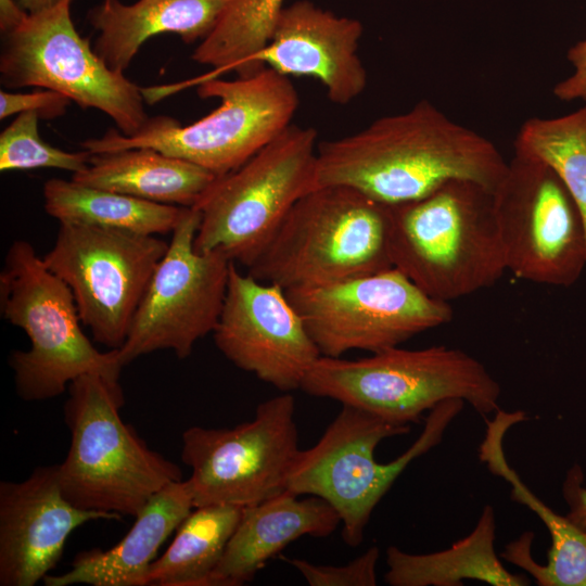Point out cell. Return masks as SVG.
<instances>
[{"label": "cell", "instance_id": "obj_25", "mask_svg": "<svg viewBox=\"0 0 586 586\" xmlns=\"http://www.w3.org/2000/svg\"><path fill=\"white\" fill-rule=\"evenodd\" d=\"M44 209L60 224L155 235L173 232L187 208L88 187L59 178L43 186Z\"/></svg>", "mask_w": 586, "mask_h": 586}, {"label": "cell", "instance_id": "obj_4", "mask_svg": "<svg viewBox=\"0 0 586 586\" xmlns=\"http://www.w3.org/2000/svg\"><path fill=\"white\" fill-rule=\"evenodd\" d=\"M300 390L398 425L419 422L447 399H462L485 417L499 409L501 394L481 361L444 345L395 346L354 360L320 356Z\"/></svg>", "mask_w": 586, "mask_h": 586}, {"label": "cell", "instance_id": "obj_29", "mask_svg": "<svg viewBox=\"0 0 586 586\" xmlns=\"http://www.w3.org/2000/svg\"><path fill=\"white\" fill-rule=\"evenodd\" d=\"M36 112L17 114L0 133V170L58 168L73 174L85 169L91 153L67 152L44 142L38 131Z\"/></svg>", "mask_w": 586, "mask_h": 586}, {"label": "cell", "instance_id": "obj_12", "mask_svg": "<svg viewBox=\"0 0 586 586\" xmlns=\"http://www.w3.org/2000/svg\"><path fill=\"white\" fill-rule=\"evenodd\" d=\"M300 451L291 393L262 402L252 420L233 428H188L181 459L191 468L193 508H246L283 493Z\"/></svg>", "mask_w": 586, "mask_h": 586}, {"label": "cell", "instance_id": "obj_32", "mask_svg": "<svg viewBox=\"0 0 586 586\" xmlns=\"http://www.w3.org/2000/svg\"><path fill=\"white\" fill-rule=\"evenodd\" d=\"M582 467L573 464L565 474L562 495L569 507L565 515L575 526L586 533V487Z\"/></svg>", "mask_w": 586, "mask_h": 586}, {"label": "cell", "instance_id": "obj_22", "mask_svg": "<svg viewBox=\"0 0 586 586\" xmlns=\"http://www.w3.org/2000/svg\"><path fill=\"white\" fill-rule=\"evenodd\" d=\"M218 176L186 160L152 148L91 154L72 180L141 200L194 207Z\"/></svg>", "mask_w": 586, "mask_h": 586}, {"label": "cell", "instance_id": "obj_5", "mask_svg": "<svg viewBox=\"0 0 586 586\" xmlns=\"http://www.w3.org/2000/svg\"><path fill=\"white\" fill-rule=\"evenodd\" d=\"M391 206L341 184L303 195L247 268L284 291L393 267Z\"/></svg>", "mask_w": 586, "mask_h": 586}, {"label": "cell", "instance_id": "obj_3", "mask_svg": "<svg viewBox=\"0 0 586 586\" xmlns=\"http://www.w3.org/2000/svg\"><path fill=\"white\" fill-rule=\"evenodd\" d=\"M64 420L68 453L58 463L65 498L85 510L136 517L182 471L151 449L120 417L125 403L119 382L87 373L68 385Z\"/></svg>", "mask_w": 586, "mask_h": 586}, {"label": "cell", "instance_id": "obj_16", "mask_svg": "<svg viewBox=\"0 0 586 586\" xmlns=\"http://www.w3.org/2000/svg\"><path fill=\"white\" fill-rule=\"evenodd\" d=\"M235 367L283 393L301 385L321 356L285 291L231 263L225 303L213 331Z\"/></svg>", "mask_w": 586, "mask_h": 586}, {"label": "cell", "instance_id": "obj_19", "mask_svg": "<svg viewBox=\"0 0 586 586\" xmlns=\"http://www.w3.org/2000/svg\"><path fill=\"white\" fill-rule=\"evenodd\" d=\"M341 524L326 500L284 491L257 505L243 508L224 556L215 569L212 586H239L251 582L267 562L289 544L303 537L330 536Z\"/></svg>", "mask_w": 586, "mask_h": 586}, {"label": "cell", "instance_id": "obj_17", "mask_svg": "<svg viewBox=\"0 0 586 586\" xmlns=\"http://www.w3.org/2000/svg\"><path fill=\"white\" fill-rule=\"evenodd\" d=\"M118 513L85 510L62 493L58 467H37L21 482L0 483V586H34L62 557L69 534Z\"/></svg>", "mask_w": 586, "mask_h": 586}, {"label": "cell", "instance_id": "obj_8", "mask_svg": "<svg viewBox=\"0 0 586 586\" xmlns=\"http://www.w3.org/2000/svg\"><path fill=\"white\" fill-rule=\"evenodd\" d=\"M198 94L216 98L219 105L190 125L183 126L170 116H155L133 136L109 129L101 138L80 145L91 154L152 148L222 176L289 127L300 103L289 76L269 67L235 80L205 75L199 79Z\"/></svg>", "mask_w": 586, "mask_h": 586}, {"label": "cell", "instance_id": "obj_11", "mask_svg": "<svg viewBox=\"0 0 586 586\" xmlns=\"http://www.w3.org/2000/svg\"><path fill=\"white\" fill-rule=\"evenodd\" d=\"M285 293L326 357L399 346L453 318L448 302L431 297L395 267Z\"/></svg>", "mask_w": 586, "mask_h": 586}, {"label": "cell", "instance_id": "obj_10", "mask_svg": "<svg viewBox=\"0 0 586 586\" xmlns=\"http://www.w3.org/2000/svg\"><path fill=\"white\" fill-rule=\"evenodd\" d=\"M73 0L35 14L1 34L0 80L5 88L38 87L66 95L81 109L111 117L125 136L150 120L141 88L113 71L77 31Z\"/></svg>", "mask_w": 586, "mask_h": 586}, {"label": "cell", "instance_id": "obj_26", "mask_svg": "<svg viewBox=\"0 0 586 586\" xmlns=\"http://www.w3.org/2000/svg\"><path fill=\"white\" fill-rule=\"evenodd\" d=\"M243 508L194 507L176 530L166 551L149 571L148 585L212 586V577L237 528Z\"/></svg>", "mask_w": 586, "mask_h": 586}, {"label": "cell", "instance_id": "obj_30", "mask_svg": "<svg viewBox=\"0 0 586 586\" xmlns=\"http://www.w3.org/2000/svg\"><path fill=\"white\" fill-rule=\"evenodd\" d=\"M380 550L371 546L343 565L317 564L304 559H285L310 586H374Z\"/></svg>", "mask_w": 586, "mask_h": 586}, {"label": "cell", "instance_id": "obj_1", "mask_svg": "<svg viewBox=\"0 0 586 586\" xmlns=\"http://www.w3.org/2000/svg\"><path fill=\"white\" fill-rule=\"evenodd\" d=\"M507 167L492 141L421 100L358 132L318 143L316 186H347L394 206L453 179L472 180L494 192Z\"/></svg>", "mask_w": 586, "mask_h": 586}, {"label": "cell", "instance_id": "obj_7", "mask_svg": "<svg viewBox=\"0 0 586 586\" xmlns=\"http://www.w3.org/2000/svg\"><path fill=\"white\" fill-rule=\"evenodd\" d=\"M463 405L462 399H447L430 410L418 438L387 463L375 459L377 446L385 438L407 434L410 425L342 405L319 441L297 455L286 491L326 500L341 519L343 540L357 547L377 505L415 459L442 442Z\"/></svg>", "mask_w": 586, "mask_h": 586}, {"label": "cell", "instance_id": "obj_21", "mask_svg": "<svg viewBox=\"0 0 586 586\" xmlns=\"http://www.w3.org/2000/svg\"><path fill=\"white\" fill-rule=\"evenodd\" d=\"M230 0H103L87 14L99 33L94 52L113 71L124 73L141 46L160 34L178 35L186 43L205 39Z\"/></svg>", "mask_w": 586, "mask_h": 586}, {"label": "cell", "instance_id": "obj_20", "mask_svg": "<svg viewBox=\"0 0 586 586\" xmlns=\"http://www.w3.org/2000/svg\"><path fill=\"white\" fill-rule=\"evenodd\" d=\"M192 509L187 481L168 484L145 504L115 546L79 552L68 571L48 574L44 585L146 586L158 549Z\"/></svg>", "mask_w": 586, "mask_h": 586}, {"label": "cell", "instance_id": "obj_33", "mask_svg": "<svg viewBox=\"0 0 586 586\" xmlns=\"http://www.w3.org/2000/svg\"><path fill=\"white\" fill-rule=\"evenodd\" d=\"M568 59L574 65V73L557 84L553 93L563 101L582 99L586 102V39L569 50Z\"/></svg>", "mask_w": 586, "mask_h": 586}, {"label": "cell", "instance_id": "obj_9", "mask_svg": "<svg viewBox=\"0 0 586 586\" xmlns=\"http://www.w3.org/2000/svg\"><path fill=\"white\" fill-rule=\"evenodd\" d=\"M317 131L291 124L237 169L218 176L195 208L198 252H219L246 268L293 205L317 188Z\"/></svg>", "mask_w": 586, "mask_h": 586}, {"label": "cell", "instance_id": "obj_2", "mask_svg": "<svg viewBox=\"0 0 586 586\" xmlns=\"http://www.w3.org/2000/svg\"><path fill=\"white\" fill-rule=\"evenodd\" d=\"M391 211L393 267L431 297L449 303L507 270L494 192L484 186L453 179Z\"/></svg>", "mask_w": 586, "mask_h": 586}, {"label": "cell", "instance_id": "obj_27", "mask_svg": "<svg viewBox=\"0 0 586 586\" xmlns=\"http://www.w3.org/2000/svg\"><path fill=\"white\" fill-rule=\"evenodd\" d=\"M284 0H230L211 34L203 39L192 60L211 65L212 77L234 71L250 77L266 66L259 56L270 41Z\"/></svg>", "mask_w": 586, "mask_h": 586}, {"label": "cell", "instance_id": "obj_13", "mask_svg": "<svg viewBox=\"0 0 586 586\" xmlns=\"http://www.w3.org/2000/svg\"><path fill=\"white\" fill-rule=\"evenodd\" d=\"M167 249L155 235L60 224L42 260L72 291L93 341L118 349Z\"/></svg>", "mask_w": 586, "mask_h": 586}, {"label": "cell", "instance_id": "obj_34", "mask_svg": "<svg viewBox=\"0 0 586 586\" xmlns=\"http://www.w3.org/2000/svg\"><path fill=\"white\" fill-rule=\"evenodd\" d=\"M28 13L15 0H0V33L5 34L17 27Z\"/></svg>", "mask_w": 586, "mask_h": 586}, {"label": "cell", "instance_id": "obj_23", "mask_svg": "<svg viewBox=\"0 0 586 586\" xmlns=\"http://www.w3.org/2000/svg\"><path fill=\"white\" fill-rule=\"evenodd\" d=\"M496 513L485 505L472 532L449 548L410 553L396 546L386 549L384 581L391 586H462L464 579L493 586H526L524 574H513L495 549Z\"/></svg>", "mask_w": 586, "mask_h": 586}, {"label": "cell", "instance_id": "obj_28", "mask_svg": "<svg viewBox=\"0 0 586 586\" xmlns=\"http://www.w3.org/2000/svg\"><path fill=\"white\" fill-rule=\"evenodd\" d=\"M514 150L538 157L558 174L586 230V105L561 117L527 119L520 128Z\"/></svg>", "mask_w": 586, "mask_h": 586}, {"label": "cell", "instance_id": "obj_6", "mask_svg": "<svg viewBox=\"0 0 586 586\" xmlns=\"http://www.w3.org/2000/svg\"><path fill=\"white\" fill-rule=\"evenodd\" d=\"M0 313L22 329L30 346L9 356L15 390L25 402L60 396L77 378L100 374L119 382L117 349L100 352L82 331L69 288L26 240L12 242L0 272Z\"/></svg>", "mask_w": 586, "mask_h": 586}, {"label": "cell", "instance_id": "obj_14", "mask_svg": "<svg viewBox=\"0 0 586 586\" xmlns=\"http://www.w3.org/2000/svg\"><path fill=\"white\" fill-rule=\"evenodd\" d=\"M507 270L540 284L570 286L586 265L582 214L558 174L514 150L494 191Z\"/></svg>", "mask_w": 586, "mask_h": 586}, {"label": "cell", "instance_id": "obj_35", "mask_svg": "<svg viewBox=\"0 0 586 586\" xmlns=\"http://www.w3.org/2000/svg\"><path fill=\"white\" fill-rule=\"evenodd\" d=\"M61 1L62 0H18V3L28 14H35L56 5Z\"/></svg>", "mask_w": 586, "mask_h": 586}, {"label": "cell", "instance_id": "obj_15", "mask_svg": "<svg viewBox=\"0 0 586 586\" xmlns=\"http://www.w3.org/2000/svg\"><path fill=\"white\" fill-rule=\"evenodd\" d=\"M200 220V212L189 207L171 232L127 339L117 349L124 367L160 349H171L184 359L199 340L213 333L225 303L232 262L219 252L195 250Z\"/></svg>", "mask_w": 586, "mask_h": 586}, {"label": "cell", "instance_id": "obj_24", "mask_svg": "<svg viewBox=\"0 0 586 586\" xmlns=\"http://www.w3.org/2000/svg\"><path fill=\"white\" fill-rule=\"evenodd\" d=\"M524 411L507 412L498 409L493 420L486 419V431L479 456L488 470L510 485L513 501L531 509L547 527L551 546L547 563L530 565L528 574L539 586H586V533L542 501L508 463L504 451L507 431L526 420Z\"/></svg>", "mask_w": 586, "mask_h": 586}, {"label": "cell", "instance_id": "obj_18", "mask_svg": "<svg viewBox=\"0 0 586 586\" xmlns=\"http://www.w3.org/2000/svg\"><path fill=\"white\" fill-rule=\"evenodd\" d=\"M360 21L300 0L281 11L259 60L285 76L318 79L330 101L347 104L366 88L367 72L358 56Z\"/></svg>", "mask_w": 586, "mask_h": 586}, {"label": "cell", "instance_id": "obj_31", "mask_svg": "<svg viewBox=\"0 0 586 586\" xmlns=\"http://www.w3.org/2000/svg\"><path fill=\"white\" fill-rule=\"evenodd\" d=\"M71 102L63 93L50 89L27 93L1 90L0 119L23 112H36L39 118L53 119L64 115Z\"/></svg>", "mask_w": 586, "mask_h": 586}]
</instances>
